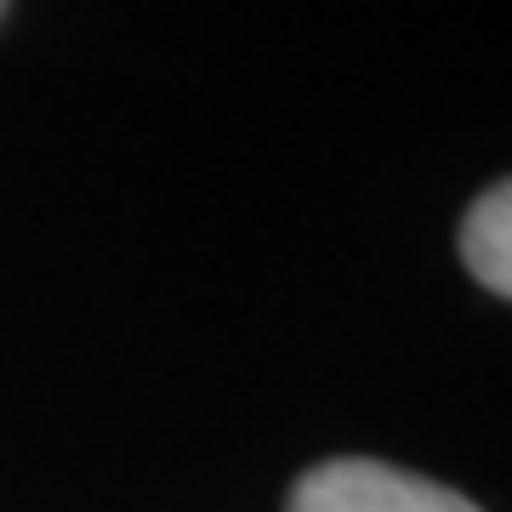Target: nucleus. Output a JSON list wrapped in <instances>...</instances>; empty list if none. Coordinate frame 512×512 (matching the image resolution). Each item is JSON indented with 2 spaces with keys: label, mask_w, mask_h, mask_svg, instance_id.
Listing matches in <instances>:
<instances>
[{
  "label": "nucleus",
  "mask_w": 512,
  "mask_h": 512,
  "mask_svg": "<svg viewBox=\"0 0 512 512\" xmlns=\"http://www.w3.org/2000/svg\"><path fill=\"white\" fill-rule=\"evenodd\" d=\"M285 512H484L461 490L439 484V478L404 473L370 456H336L319 461L296 478L291 507Z\"/></svg>",
  "instance_id": "nucleus-1"
},
{
  "label": "nucleus",
  "mask_w": 512,
  "mask_h": 512,
  "mask_svg": "<svg viewBox=\"0 0 512 512\" xmlns=\"http://www.w3.org/2000/svg\"><path fill=\"white\" fill-rule=\"evenodd\" d=\"M461 262L484 291L512 302V177L484 188L461 217Z\"/></svg>",
  "instance_id": "nucleus-2"
},
{
  "label": "nucleus",
  "mask_w": 512,
  "mask_h": 512,
  "mask_svg": "<svg viewBox=\"0 0 512 512\" xmlns=\"http://www.w3.org/2000/svg\"><path fill=\"white\" fill-rule=\"evenodd\" d=\"M0 12H6V0H0Z\"/></svg>",
  "instance_id": "nucleus-3"
}]
</instances>
